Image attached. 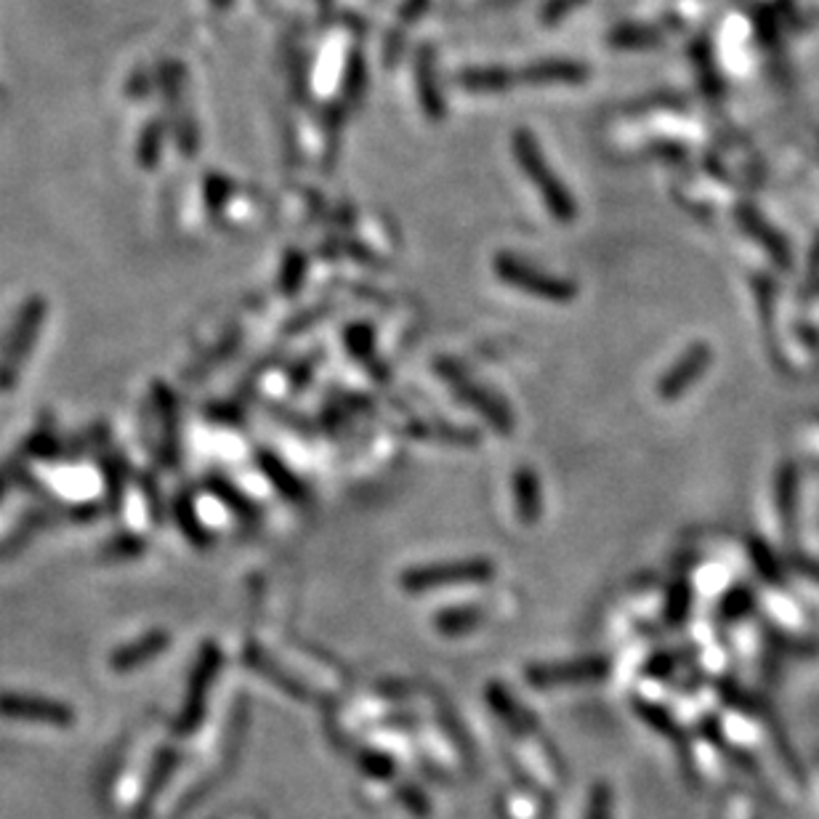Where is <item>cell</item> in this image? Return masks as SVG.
I'll use <instances>...</instances> for the list:
<instances>
[{
	"instance_id": "5bb4252c",
	"label": "cell",
	"mask_w": 819,
	"mask_h": 819,
	"mask_svg": "<svg viewBox=\"0 0 819 819\" xmlns=\"http://www.w3.org/2000/svg\"><path fill=\"white\" fill-rule=\"evenodd\" d=\"M309 270V259L301 251H287L285 261H282V270H280V291L285 295H295L304 285Z\"/></svg>"
},
{
	"instance_id": "52a82bcc",
	"label": "cell",
	"mask_w": 819,
	"mask_h": 819,
	"mask_svg": "<svg viewBox=\"0 0 819 819\" xmlns=\"http://www.w3.org/2000/svg\"><path fill=\"white\" fill-rule=\"evenodd\" d=\"M512 487H514V506L519 519L525 522V525H535L543 514V487L538 474L527 466L516 468Z\"/></svg>"
},
{
	"instance_id": "e0dca14e",
	"label": "cell",
	"mask_w": 819,
	"mask_h": 819,
	"mask_svg": "<svg viewBox=\"0 0 819 819\" xmlns=\"http://www.w3.org/2000/svg\"><path fill=\"white\" fill-rule=\"evenodd\" d=\"M604 663H577V666L573 668H543V670H535L533 679L540 681V684H554V681H562V679H590V676H599L604 674Z\"/></svg>"
},
{
	"instance_id": "3957f363",
	"label": "cell",
	"mask_w": 819,
	"mask_h": 819,
	"mask_svg": "<svg viewBox=\"0 0 819 819\" xmlns=\"http://www.w3.org/2000/svg\"><path fill=\"white\" fill-rule=\"evenodd\" d=\"M495 274L506 282V285L516 287V291H525L529 295H538V299L554 301V304H567L577 295V285L573 280L556 277L543 270L529 266L525 259L512 256V253H501L495 256Z\"/></svg>"
},
{
	"instance_id": "30bf717a",
	"label": "cell",
	"mask_w": 819,
	"mask_h": 819,
	"mask_svg": "<svg viewBox=\"0 0 819 819\" xmlns=\"http://www.w3.org/2000/svg\"><path fill=\"white\" fill-rule=\"evenodd\" d=\"M165 647H168V636L163 634V630H154V634L144 636L141 641L131 644V647L120 649V653L112 655V668L115 670L139 668V666H144L146 660H152V657H158Z\"/></svg>"
},
{
	"instance_id": "6da1fadb",
	"label": "cell",
	"mask_w": 819,
	"mask_h": 819,
	"mask_svg": "<svg viewBox=\"0 0 819 819\" xmlns=\"http://www.w3.org/2000/svg\"><path fill=\"white\" fill-rule=\"evenodd\" d=\"M514 150H516V158H519L522 168L527 171L529 181H533V184L540 190L543 203H546L550 216H554L556 221H562V224H569L577 213L575 200H573V194L567 192V186L554 176V171H550L546 160H543L538 144H535L527 133H519V136L514 139Z\"/></svg>"
},
{
	"instance_id": "7a4b0ae2",
	"label": "cell",
	"mask_w": 819,
	"mask_h": 819,
	"mask_svg": "<svg viewBox=\"0 0 819 819\" xmlns=\"http://www.w3.org/2000/svg\"><path fill=\"white\" fill-rule=\"evenodd\" d=\"M495 567L487 559H463V562H442L426 564V567H413L402 575V588L410 594H423V590L436 588H455V586H479V583L493 580Z\"/></svg>"
},
{
	"instance_id": "277c9868",
	"label": "cell",
	"mask_w": 819,
	"mask_h": 819,
	"mask_svg": "<svg viewBox=\"0 0 819 819\" xmlns=\"http://www.w3.org/2000/svg\"><path fill=\"white\" fill-rule=\"evenodd\" d=\"M436 373H439L442 378L453 386V392L458 394V400L466 402V405H472L476 413L489 423V426L498 428L501 434H512L514 415L498 394L487 392L485 386H479L476 381L468 378L466 371H461V365H455V362L439 360L436 362Z\"/></svg>"
},
{
	"instance_id": "5b68a950",
	"label": "cell",
	"mask_w": 819,
	"mask_h": 819,
	"mask_svg": "<svg viewBox=\"0 0 819 819\" xmlns=\"http://www.w3.org/2000/svg\"><path fill=\"white\" fill-rule=\"evenodd\" d=\"M0 716L17 718V721L53 724V727H70L75 721L70 705L32 695H0Z\"/></svg>"
},
{
	"instance_id": "ba28073f",
	"label": "cell",
	"mask_w": 819,
	"mask_h": 819,
	"mask_svg": "<svg viewBox=\"0 0 819 819\" xmlns=\"http://www.w3.org/2000/svg\"><path fill=\"white\" fill-rule=\"evenodd\" d=\"M344 341H346L348 352H352V357L362 362L365 371H371L378 381L388 378V371H384V365H381V360H378V352H375V333L371 325H365V322H354V325L346 327Z\"/></svg>"
},
{
	"instance_id": "7c38bea8",
	"label": "cell",
	"mask_w": 819,
	"mask_h": 819,
	"mask_svg": "<svg viewBox=\"0 0 819 819\" xmlns=\"http://www.w3.org/2000/svg\"><path fill=\"white\" fill-rule=\"evenodd\" d=\"M407 436H415V439H434V442H447V445H476L479 436L468 428H458V426H449V423H410L405 428Z\"/></svg>"
},
{
	"instance_id": "9c48e42d",
	"label": "cell",
	"mask_w": 819,
	"mask_h": 819,
	"mask_svg": "<svg viewBox=\"0 0 819 819\" xmlns=\"http://www.w3.org/2000/svg\"><path fill=\"white\" fill-rule=\"evenodd\" d=\"M216 666H219V653L213 647H205V653L198 663V670H194L192 691H190V700H186V710H184V718H181V727H192V724L198 721L200 708H203L208 681H211V676L216 674Z\"/></svg>"
},
{
	"instance_id": "9a60e30c",
	"label": "cell",
	"mask_w": 819,
	"mask_h": 819,
	"mask_svg": "<svg viewBox=\"0 0 819 819\" xmlns=\"http://www.w3.org/2000/svg\"><path fill=\"white\" fill-rule=\"evenodd\" d=\"M158 400H160V413H163L165 423V461L173 463V453L179 449V415H176V402L173 394L165 386H158Z\"/></svg>"
},
{
	"instance_id": "2e32d148",
	"label": "cell",
	"mask_w": 819,
	"mask_h": 819,
	"mask_svg": "<svg viewBox=\"0 0 819 819\" xmlns=\"http://www.w3.org/2000/svg\"><path fill=\"white\" fill-rule=\"evenodd\" d=\"M176 519H179L181 533L190 538V543H194V546H200V548L211 546V535H208V529L198 522V514H194L192 501L186 498V495H181V498L176 501Z\"/></svg>"
},
{
	"instance_id": "8fae6325",
	"label": "cell",
	"mask_w": 819,
	"mask_h": 819,
	"mask_svg": "<svg viewBox=\"0 0 819 819\" xmlns=\"http://www.w3.org/2000/svg\"><path fill=\"white\" fill-rule=\"evenodd\" d=\"M205 487L211 489V495H216V498H219L221 503H224V506L230 508V512H232L234 516H237V519H243V522H256V519H259L256 506H253V503L245 498L243 489L234 487L232 482L226 479V476H221V474H211V476H208V479H205Z\"/></svg>"
},
{
	"instance_id": "8992f818",
	"label": "cell",
	"mask_w": 819,
	"mask_h": 819,
	"mask_svg": "<svg viewBox=\"0 0 819 819\" xmlns=\"http://www.w3.org/2000/svg\"><path fill=\"white\" fill-rule=\"evenodd\" d=\"M256 463H259L261 474L266 476V482H270V485L277 489L282 498L291 501V503H299V506H304V503L309 501L306 485L291 472V468H287L285 461L277 458L272 449H256Z\"/></svg>"
},
{
	"instance_id": "4fadbf2b",
	"label": "cell",
	"mask_w": 819,
	"mask_h": 819,
	"mask_svg": "<svg viewBox=\"0 0 819 819\" xmlns=\"http://www.w3.org/2000/svg\"><path fill=\"white\" fill-rule=\"evenodd\" d=\"M482 620H485V613H482V609L453 607V609H445V613H439V617H436V628H439L442 634H447V636L466 634V630L479 626Z\"/></svg>"
},
{
	"instance_id": "ac0fdd59",
	"label": "cell",
	"mask_w": 819,
	"mask_h": 819,
	"mask_svg": "<svg viewBox=\"0 0 819 819\" xmlns=\"http://www.w3.org/2000/svg\"><path fill=\"white\" fill-rule=\"evenodd\" d=\"M226 200H230V184L224 179L208 181V205H211V211H221Z\"/></svg>"
}]
</instances>
